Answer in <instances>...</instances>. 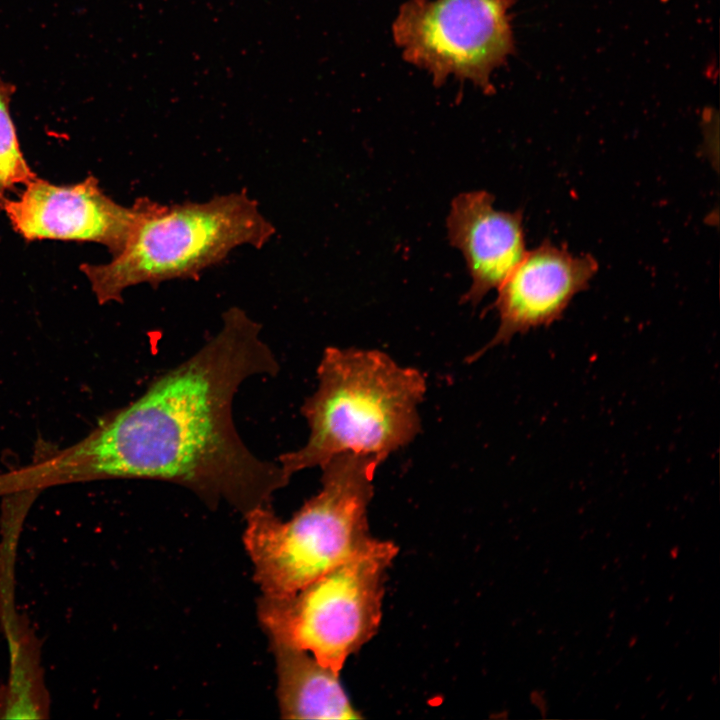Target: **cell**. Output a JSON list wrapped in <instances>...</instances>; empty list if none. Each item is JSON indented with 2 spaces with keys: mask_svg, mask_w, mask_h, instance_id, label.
Returning <instances> with one entry per match:
<instances>
[{
  "mask_svg": "<svg viewBox=\"0 0 720 720\" xmlns=\"http://www.w3.org/2000/svg\"><path fill=\"white\" fill-rule=\"evenodd\" d=\"M598 271L591 255H574L544 241L526 251L502 284L494 303L499 327L482 350L507 344L517 334L548 327L560 320L572 299L585 290Z\"/></svg>",
  "mask_w": 720,
  "mask_h": 720,
  "instance_id": "obj_8",
  "label": "cell"
},
{
  "mask_svg": "<svg viewBox=\"0 0 720 720\" xmlns=\"http://www.w3.org/2000/svg\"><path fill=\"white\" fill-rule=\"evenodd\" d=\"M275 227L246 191L207 201L163 205L147 198L123 249L105 264H83L100 304L120 302L124 290L175 279H198L237 247L262 248Z\"/></svg>",
  "mask_w": 720,
  "mask_h": 720,
  "instance_id": "obj_4",
  "label": "cell"
},
{
  "mask_svg": "<svg viewBox=\"0 0 720 720\" xmlns=\"http://www.w3.org/2000/svg\"><path fill=\"white\" fill-rule=\"evenodd\" d=\"M261 325L239 307L191 357L155 378L129 405L103 417L76 444L40 453L22 468L33 488L100 479L157 480L182 486L208 507L225 502L244 516L271 507L290 479L255 456L232 413L241 384L276 376L278 360Z\"/></svg>",
  "mask_w": 720,
  "mask_h": 720,
  "instance_id": "obj_1",
  "label": "cell"
},
{
  "mask_svg": "<svg viewBox=\"0 0 720 720\" xmlns=\"http://www.w3.org/2000/svg\"><path fill=\"white\" fill-rule=\"evenodd\" d=\"M317 376V390L301 407L308 440L278 457L287 478L346 452L383 462L420 431L417 406L426 376L418 369L399 366L378 350L328 347Z\"/></svg>",
  "mask_w": 720,
  "mask_h": 720,
  "instance_id": "obj_2",
  "label": "cell"
},
{
  "mask_svg": "<svg viewBox=\"0 0 720 720\" xmlns=\"http://www.w3.org/2000/svg\"><path fill=\"white\" fill-rule=\"evenodd\" d=\"M397 551L394 543L375 539L297 592L262 596L257 615L271 644L307 651L339 673L377 632L387 570Z\"/></svg>",
  "mask_w": 720,
  "mask_h": 720,
  "instance_id": "obj_5",
  "label": "cell"
},
{
  "mask_svg": "<svg viewBox=\"0 0 720 720\" xmlns=\"http://www.w3.org/2000/svg\"><path fill=\"white\" fill-rule=\"evenodd\" d=\"M14 88L0 77V207L6 192L36 178L21 152L9 104Z\"/></svg>",
  "mask_w": 720,
  "mask_h": 720,
  "instance_id": "obj_11",
  "label": "cell"
},
{
  "mask_svg": "<svg viewBox=\"0 0 720 720\" xmlns=\"http://www.w3.org/2000/svg\"><path fill=\"white\" fill-rule=\"evenodd\" d=\"M278 677L277 696L284 719H358L339 673L309 652L271 644Z\"/></svg>",
  "mask_w": 720,
  "mask_h": 720,
  "instance_id": "obj_10",
  "label": "cell"
},
{
  "mask_svg": "<svg viewBox=\"0 0 720 720\" xmlns=\"http://www.w3.org/2000/svg\"><path fill=\"white\" fill-rule=\"evenodd\" d=\"M514 0H408L392 25L403 58L431 76L436 87L453 75L483 92L492 72L514 53L509 9Z\"/></svg>",
  "mask_w": 720,
  "mask_h": 720,
  "instance_id": "obj_6",
  "label": "cell"
},
{
  "mask_svg": "<svg viewBox=\"0 0 720 720\" xmlns=\"http://www.w3.org/2000/svg\"><path fill=\"white\" fill-rule=\"evenodd\" d=\"M447 233L465 260L471 285L463 300L472 305L497 289L527 251L522 211L496 209L494 196L483 190L454 198Z\"/></svg>",
  "mask_w": 720,
  "mask_h": 720,
  "instance_id": "obj_9",
  "label": "cell"
},
{
  "mask_svg": "<svg viewBox=\"0 0 720 720\" xmlns=\"http://www.w3.org/2000/svg\"><path fill=\"white\" fill-rule=\"evenodd\" d=\"M381 463L372 455L338 454L321 466V490L288 521L271 507L244 516L243 542L263 596H289L374 542L367 508Z\"/></svg>",
  "mask_w": 720,
  "mask_h": 720,
  "instance_id": "obj_3",
  "label": "cell"
},
{
  "mask_svg": "<svg viewBox=\"0 0 720 720\" xmlns=\"http://www.w3.org/2000/svg\"><path fill=\"white\" fill-rule=\"evenodd\" d=\"M146 202L147 198H140L130 207L122 206L103 192L93 176L64 186L36 177L17 199L6 198L1 208L27 241H91L116 255L141 218Z\"/></svg>",
  "mask_w": 720,
  "mask_h": 720,
  "instance_id": "obj_7",
  "label": "cell"
}]
</instances>
